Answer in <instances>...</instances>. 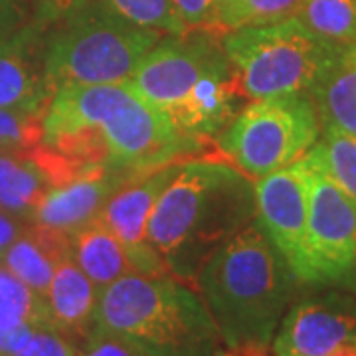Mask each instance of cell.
<instances>
[{
  "label": "cell",
  "mask_w": 356,
  "mask_h": 356,
  "mask_svg": "<svg viewBox=\"0 0 356 356\" xmlns=\"http://www.w3.org/2000/svg\"><path fill=\"white\" fill-rule=\"evenodd\" d=\"M42 129V145L58 154L72 177L97 166L143 177L200 149L123 83L58 89Z\"/></svg>",
  "instance_id": "cell-1"
},
{
  "label": "cell",
  "mask_w": 356,
  "mask_h": 356,
  "mask_svg": "<svg viewBox=\"0 0 356 356\" xmlns=\"http://www.w3.org/2000/svg\"><path fill=\"white\" fill-rule=\"evenodd\" d=\"M255 216V180L226 161L188 159L161 194L147 238L166 271L194 287L206 259Z\"/></svg>",
  "instance_id": "cell-2"
},
{
  "label": "cell",
  "mask_w": 356,
  "mask_h": 356,
  "mask_svg": "<svg viewBox=\"0 0 356 356\" xmlns=\"http://www.w3.org/2000/svg\"><path fill=\"white\" fill-rule=\"evenodd\" d=\"M216 38L210 32L163 36L123 83L200 147L226 131L245 99Z\"/></svg>",
  "instance_id": "cell-3"
},
{
  "label": "cell",
  "mask_w": 356,
  "mask_h": 356,
  "mask_svg": "<svg viewBox=\"0 0 356 356\" xmlns=\"http://www.w3.org/2000/svg\"><path fill=\"white\" fill-rule=\"evenodd\" d=\"M295 275L254 220L222 243L200 267L194 287L226 348L271 344L291 305Z\"/></svg>",
  "instance_id": "cell-4"
},
{
  "label": "cell",
  "mask_w": 356,
  "mask_h": 356,
  "mask_svg": "<svg viewBox=\"0 0 356 356\" xmlns=\"http://www.w3.org/2000/svg\"><path fill=\"white\" fill-rule=\"evenodd\" d=\"M93 327L140 356H220L226 350L202 295L168 273H133L105 287Z\"/></svg>",
  "instance_id": "cell-5"
},
{
  "label": "cell",
  "mask_w": 356,
  "mask_h": 356,
  "mask_svg": "<svg viewBox=\"0 0 356 356\" xmlns=\"http://www.w3.org/2000/svg\"><path fill=\"white\" fill-rule=\"evenodd\" d=\"M163 38L113 10L103 0H79L51 20L46 36V88L125 83Z\"/></svg>",
  "instance_id": "cell-6"
},
{
  "label": "cell",
  "mask_w": 356,
  "mask_h": 356,
  "mask_svg": "<svg viewBox=\"0 0 356 356\" xmlns=\"http://www.w3.org/2000/svg\"><path fill=\"white\" fill-rule=\"evenodd\" d=\"M245 99L311 93L337 46L315 36L297 16L267 26H243L220 36Z\"/></svg>",
  "instance_id": "cell-7"
},
{
  "label": "cell",
  "mask_w": 356,
  "mask_h": 356,
  "mask_svg": "<svg viewBox=\"0 0 356 356\" xmlns=\"http://www.w3.org/2000/svg\"><path fill=\"white\" fill-rule=\"evenodd\" d=\"M321 137V117L309 93L252 99L218 137L226 163L252 180L301 161Z\"/></svg>",
  "instance_id": "cell-8"
},
{
  "label": "cell",
  "mask_w": 356,
  "mask_h": 356,
  "mask_svg": "<svg viewBox=\"0 0 356 356\" xmlns=\"http://www.w3.org/2000/svg\"><path fill=\"white\" fill-rule=\"evenodd\" d=\"M311 166L309 218L301 254L293 267L297 283L332 285L356 273V198L305 154Z\"/></svg>",
  "instance_id": "cell-9"
},
{
  "label": "cell",
  "mask_w": 356,
  "mask_h": 356,
  "mask_svg": "<svg viewBox=\"0 0 356 356\" xmlns=\"http://www.w3.org/2000/svg\"><path fill=\"white\" fill-rule=\"evenodd\" d=\"M271 348L277 356H329L356 348V299L329 291L287 309Z\"/></svg>",
  "instance_id": "cell-10"
},
{
  "label": "cell",
  "mask_w": 356,
  "mask_h": 356,
  "mask_svg": "<svg viewBox=\"0 0 356 356\" xmlns=\"http://www.w3.org/2000/svg\"><path fill=\"white\" fill-rule=\"evenodd\" d=\"M311 198V166L301 161L255 180V216L267 238L295 267L305 238Z\"/></svg>",
  "instance_id": "cell-11"
},
{
  "label": "cell",
  "mask_w": 356,
  "mask_h": 356,
  "mask_svg": "<svg viewBox=\"0 0 356 356\" xmlns=\"http://www.w3.org/2000/svg\"><path fill=\"white\" fill-rule=\"evenodd\" d=\"M188 161V159H186ZM186 161H177L161 166L153 172L129 180L103 206L99 216L117 234V238L127 248L139 275H165V264L156 255L147 238L149 218L161 194L177 177ZM170 275V273H168Z\"/></svg>",
  "instance_id": "cell-12"
},
{
  "label": "cell",
  "mask_w": 356,
  "mask_h": 356,
  "mask_svg": "<svg viewBox=\"0 0 356 356\" xmlns=\"http://www.w3.org/2000/svg\"><path fill=\"white\" fill-rule=\"evenodd\" d=\"M51 22L32 16L0 38V109L30 107L46 111L51 93L46 88V36Z\"/></svg>",
  "instance_id": "cell-13"
},
{
  "label": "cell",
  "mask_w": 356,
  "mask_h": 356,
  "mask_svg": "<svg viewBox=\"0 0 356 356\" xmlns=\"http://www.w3.org/2000/svg\"><path fill=\"white\" fill-rule=\"evenodd\" d=\"M133 178L105 166L89 168L64 184L48 191L36 206L32 222L40 228L72 236L88 222L99 216L107 200Z\"/></svg>",
  "instance_id": "cell-14"
},
{
  "label": "cell",
  "mask_w": 356,
  "mask_h": 356,
  "mask_svg": "<svg viewBox=\"0 0 356 356\" xmlns=\"http://www.w3.org/2000/svg\"><path fill=\"white\" fill-rule=\"evenodd\" d=\"M99 287L81 271V267L65 257L56 267L48 291L44 295L51 329L64 337H88L95 325V309L99 303Z\"/></svg>",
  "instance_id": "cell-15"
},
{
  "label": "cell",
  "mask_w": 356,
  "mask_h": 356,
  "mask_svg": "<svg viewBox=\"0 0 356 356\" xmlns=\"http://www.w3.org/2000/svg\"><path fill=\"white\" fill-rule=\"evenodd\" d=\"M58 184L42 145L30 151L0 153V210L32 218L42 198Z\"/></svg>",
  "instance_id": "cell-16"
},
{
  "label": "cell",
  "mask_w": 356,
  "mask_h": 356,
  "mask_svg": "<svg viewBox=\"0 0 356 356\" xmlns=\"http://www.w3.org/2000/svg\"><path fill=\"white\" fill-rule=\"evenodd\" d=\"M70 255L99 291L125 275L137 273L127 248L102 216H95L70 236Z\"/></svg>",
  "instance_id": "cell-17"
},
{
  "label": "cell",
  "mask_w": 356,
  "mask_h": 356,
  "mask_svg": "<svg viewBox=\"0 0 356 356\" xmlns=\"http://www.w3.org/2000/svg\"><path fill=\"white\" fill-rule=\"evenodd\" d=\"M309 95L317 105L321 125L356 137V44L337 48Z\"/></svg>",
  "instance_id": "cell-18"
},
{
  "label": "cell",
  "mask_w": 356,
  "mask_h": 356,
  "mask_svg": "<svg viewBox=\"0 0 356 356\" xmlns=\"http://www.w3.org/2000/svg\"><path fill=\"white\" fill-rule=\"evenodd\" d=\"M65 257H70V238L34 224L14 240L2 259L18 280L44 297L56 267Z\"/></svg>",
  "instance_id": "cell-19"
},
{
  "label": "cell",
  "mask_w": 356,
  "mask_h": 356,
  "mask_svg": "<svg viewBox=\"0 0 356 356\" xmlns=\"http://www.w3.org/2000/svg\"><path fill=\"white\" fill-rule=\"evenodd\" d=\"M297 18L331 46L356 44V0H305Z\"/></svg>",
  "instance_id": "cell-20"
},
{
  "label": "cell",
  "mask_w": 356,
  "mask_h": 356,
  "mask_svg": "<svg viewBox=\"0 0 356 356\" xmlns=\"http://www.w3.org/2000/svg\"><path fill=\"white\" fill-rule=\"evenodd\" d=\"M20 325L51 327L46 299L30 289L8 267H0V331Z\"/></svg>",
  "instance_id": "cell-21"
},
{
  "label": "cell",
  "mask_w": 356,
  "mask_h": 356,
  "mask_svg": "<svg viewBox=\"0 0 356 356\" xmlns=\"http://www.w3.org/2000/svg\"><path fill=\"white\" fill-rule=\"evenodd\" d=\"M307 154L327 177L356 198V137L321 125V137Z\"/></svg>",
  "instance_id": "cell-22"
},
{
  "label": "cell",
  "mask_w": 356,
  "mask_h": 356,
  "mask_svg": "<svg viewBox=\"0 0 356 356\" xmlns=\"http://www.w3.org/2000/svg\"><path fill=\"white\" fill-rule=\"evenodd\" d=\"M305 0H236L220 22V36L243 26H267L295 18Z\"/></svg>",
  "instance_id": "cell-23"
},
{
  "label": "cell",
  "mask_w": 356,
  "mask_h": 356,
  "mask_svg": "<svg viewBox=\"0 0 356 356\" xmlns=\"http://www.w3.org/2000/svg\"><path fill=\"white\" fill-rule=\"evenodd\" d=\"M127 20L159 32L161 36H182L186 28L180 22L170 0H103Z\"/></svg>",
  "instance_id": "cell-24"
},
{
  "label": "cell",
  "mask_w": 356,
  "mask_h": 356,
  "mask_svg": "<svg viewBox=\"0 0 356 356\" xmlns=\"http://www.w3.org/2000/svg\"><path fill=\"white\" fill-rule=\"evenodd\" d=\"M44 113L30 107L0 109V153L30 151L42 145Z\"/></svg>",
  "instance_id": "cell-25"
},
{
  "label": "cell",
  "mask_w": 356,
  "mask_h": 356,
  "mask_svg": "<svg viewBox=\"0 0 356 356\" xmlns=\"http://www.w3.org/2000/svg\"><path fill=\"white\" fill-rule=\"evenodd\" d=\"M13 356H81L62 332L51 327H36L26 344Z\"/></svg>",
  "instance_id": "cell-26"
},
{
  "label": "cell",
  "mask_w": 356,
  "mask_h": 356,
  "mask_svg": "<svg viewBox=\"0 0 356 356\" xmlns=\"http://www.w3.org/2000/svg\"><path fill=\"white\" fill-rule=\"evenodd\" d=\"M186 32L216 34V2L214 0H170Z\"/></svg>",
  "instance_id": "cell-27"
},
{
  "label": "cell",
  "mask_w": 356,
  "mask_h": 356,
  "mask_svg": "<svg viewBox=\"0 0 356 356\" xmlns=\"http://www.w3.org/2000/svg\"><path fill=\"white\" fill-rule=\"evenodd\" d=\"M81 356H140L133 348H129L127 344L117 341L115 337L99 329H91L86 337V346L81 350Z\"/></svg>",
  "instance_id": "cell-28"
},
{
  "label": "cell",
  "mask_w": 356,
  "mask_h": 356,
  "mask_svg": "<svg viewBox=\"0 0 356 356\" xmlns=\"http://www.w3.org/2000/svg\"><path fill=\"white\" fill-rule=\"evenodd\" d=\"M30 20L26 0H0V38Z\"/></svg>",
  "instance_id": "cell-29"
},
{
  "label": "cell",
  "mask_w": 356,
  "mask_h": 356,
  "mask_svg": "<svg viewBox=\"0 0 356 356\" xmlns=\"http://www.w3.org/2000/svg\"><path fill=\"white\" fill-rule=\"evenodd\" d=\"M79 0H36V4H38V10L34 16H38V18H44V20H56L60 14H64L65 10H70L74 4H77Z\"/></svg>",
  "instance_id": "cell-30"
},
{
  "label": "cell",
  "mask_w": 356,
  "mask_h": 356,
  "mask_svg": "<svg viewBox=\"0 0 356 356\" xmlns=\"http://www.w3.org/2000/svg\"><path fill=\"white\" fill-rule=\"evenodd\" d=\"M18 224L14 222L13 218L4 212H0V259L4 257L6 250L13 245V242L18 238Z\"/></svg>",
  "instance_id": "cell-31"
},
{
  "label": "cell",
  "mask_w": 356,
  "mask_h": 356,
  "mask_svg": "<svg viewBox=\"0 0 356 356\" xmlns=\"http://www.w3.org/2000/svg\"><path fill=\"white\" fill-rule=\"evenodd\" d=\"M220 356H277L273 353L271 344H242L226 348Z\"/></svg>",
  "instance_id": "cell-32"
},
{
  "label": "cell",
  "mask_w": 356,
  "mask_h": 356,
  "mask_svg": "<svg viewBox=\"0 0 356 356\" xmlns=\"http://www.w3.org/2000/svg\"><path fill=\"white\" fill-rule=\"evenodd\" d=\"M216 2V32L218 36H220V22H222V18L228 14V10L234 6V2L236 0H214Z\"/></svg>",
  "instance_id": "cell-33"
},
{
  "label": "cell",
  "mask_w": 356,
  "mask_h": 356,
  "mask_svg": "<svg viewBox=\"0 0 356 356\" xmlns=\"http://www.w3.org/2000/svg\"><path fill=\"white\" fill-rule=\"evenodd\" d=\"M329 356H356V348H344V350H339V353H332Z\"/></svg>",
  "instance_id": "cell-34"
}]
</instances>
